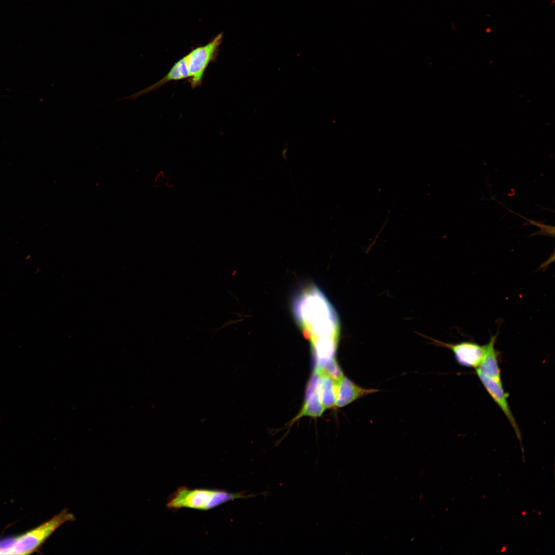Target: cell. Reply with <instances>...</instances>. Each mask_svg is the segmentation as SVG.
I'll list each match as a JSON object with an SVG mask.
<instances>
[{"label":"cell","instance_id":"obj_1","mask_svg":"<svg viewBox=\"0 0 555 555\" xmlns=\"http://www.w3.org/2000/svg\"><path fill=\"white\" fill-rule=\"evenodd\" d=\"M292 311L311 345L322 341H338L340 327L337 313L316 284H307L297 291L292 301Z\"/></svg>","mask_w":555,"mask_h":555},{"label":"cell","instance_id":"obj_2","mask_svg":"<svg viewBox=\"0 0 555 555\" xmlns=\"http://www.w3.org/2000/svg\"><path fill=\"white\" fill-rule=\"evenodd\" d=\"M257 494L244 495L219 489L178 488L169 498L166 506L171 510L182 508L207 510L236 498H247Z\"/></svg>","mask_w":555,"mask_h":555},{"label":"cell","instance_id":"obj_3","mask_svg":"<svg viewBox=\"0 0 555 555\" xmlns=\"http://www.w3.org/2000/svg\"><path fill=\"white\" fill-rule=\"evenodd\" d=\"M75 520V515L68 510H62L51 519L16 538L9 554H27L37 550L59 527Z\"/></svg>","mask_w":555,"mask_h":555},{"label":"cell","instance_id":"obj_4","mask_svg":"<svg viewBox=\"0 0 555 555\" xmlns=\"http://www.w3.org/2000/svg\"><path fill=\"white\" fill-rule=\"evenodd\" d=\"M222 39L223 34L220 33L207 44L194 48L184 57L189 75L188 81L193 88L201 85L207 68L217 57Z\"/></svg>","mask_w":555,"mask_h":555},{"label":"cell","instance_id":"obj_5","mask_svg":"<svg viewBox=\"0 0 555 555\" xmlns=\"http://www.w3.org/2000/svg\"><path fill=\"white\" fill-rule=\"evenodd\" d=\"M476 374L487 393L509 421L522 448L521 431L509 405L508 394L504 388L501 376H489L478 372Z\"/></svg>","mask_w":555,"mask_h":555},{"label":"cell","instance_id":"obj_6","mask_svg":"<svg viewBox=\"0 0 555 555\" xmlns=\"http://www.w3.org/2000/svg\"><path fill=\"white\" fill-rule=\"evenodd\" d=\"M429 339L434 345L451 350L456 362L465 367L476 368L480 364L485 353L486 344L482 345L473 341L449 343Z\"/></svg>","mask_w":555,"mask_h":555},{"label":"cell","instance_id":"obj_7","mask_svg":"<svg viewBox=\"0 0 555 555\" xmlns=\"http://www.w3.org/2000/svg\"><path fill=\"white\" fill-rule=\"evenodd\" d=\"M378 391L376 389L361 387L344 376L337 383L336 406L343 407L358 399Z\"/></svg>","mask_w":555,"mask_h":555},{"label":"cell","instance_id":"obj_8","mask_svg":"<svg viewBox=\"0 0 555 555\" xmlns=\"http://www.w3.org/2000/svg\"><path fill=\"white\" fill-rule=\"evenodd\" d=\"M189 72L186 65V60L183 57L182 58L177 61L171 67L167 74L156 83L137 92L136 93L122 98L121 99H118L116 101H119L122 99H135L142 95L155 90L168 82L172 81L180 80L187 78L189 79Z\"/></svg>","mask_w":555,"mask_h":555},{"label":"cell","instance_id":"obj_9","mask_svg":"<svg viewBox=\"0 0 555 555\" xmlns=\"http://www.w3.org/2000/svg\"><path fill=\"white\" fill-rule=\"evenodd\" d=\"M318 368L320 375L317 385L316 392L319 399L325 409L336 406L337 382Z\"/></svg>","mask_w":555,"mask_h":555},{"label":"cell","instance_id":"obj_10","mask_svg":"<svg viewBox=\"0 0 555 555\" xmlns=\"http://www.w3.org/2000/svg\"><path fill=\"white\" fill-rule=\"evenodd\" d=\"M325 408L321 403L316 391L305 397V402L301 412L294 419H298L304 416L317 417L321 416Z\"/></svg>","mask_w":555,"mask_h":555},{"label":"cell","instance_id":"obj_11","mask_svg":"<svg viewBox=\"0 0 555 555\" xmlns=\"http://www.w3.org/2000/svg\"><path fill=\"white\" fill-rule=\"evenodd\" d=\"M319 368L331 377L336 382H338L344 376L336 359L331 360L325 365Z\"/></svg>","mask_w":555,"mask_h":555},{"label":"cell","instance_id":"obj_12","mask_svg":"<svg viewBox=\"0 0 555 555\" xmlns=\"http://www.w3.org/2000/svg\"><path fill=\"white\" fill-rule=\"evenodd\" d=\"M516 214L517 215H519L520 217H523V219L527 220V222H528L529 224L540 228V230L539 231L534 233L531 235H546V236H551V237H554V227L553 226L547 225L544 224V223H541V222H539V221H536V220L528 219L527 218H526V217L520 215L519 214H517V213H516Z\"/></svg>","mask_w":555,"mask_h":555},{"label":"cell","instance_id":"obj_13","mask_svg":"<svg viewBox=\"0 0 555 555\" xmlns=\"http://www.w3.org/2000/svg\"><path fill=\"white\" fill-rule=\"evenodd\" d=\"M15 538H8L0 541V554H9Z\"/></svg>","mask_w":555,"mask_h":555}]
</instances>
